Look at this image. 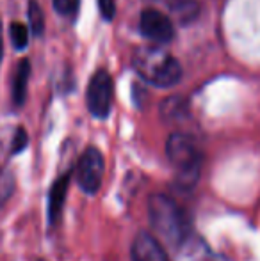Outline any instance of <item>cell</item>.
Masks as SVG:
<instances>
[{
  "mask_svg": "<svg viewBox=\"0 0 260 261\" xmlns=\"http://www.w3.org/2000/svg\"><path fill=\"white\" fill-rule=\"evenodd\" d=\"M148 220L155 238H162L170 245H182L187 238V215L173 197L166 194H152L148 197Z\"/></svg>",
  "mask_w": 260,
  "mask_h": 261,
  "instance_id": "cell-1",
  "label": "cell"
},
{
  "mask_svg": "<svg viewBox=\"0 0 260 261\" xmlns=\"http://www.w3.org/2000/svg\"><path fill=\"white\" fill-rule=\"evenodd\" d=\"M132 66L145 82L168 89L180 82L184 69L177 57L159 46H141L132 57Z\"/></svg>",
  "mask_w": 260,
  "mask_h": 261,
  "instance_id": "cell-2",
  "label": "cell"
},
{
  "mask_svg": "<svg viewBox=\"0 0 260 261\" xmlns=\"http://www.w3.org/2000/svg\"><path fill=\"white\" fill-rule=\"evenodd\" d=\"M166 156L177 172V183L182 190H191L198 183L203 165L198 141L184 132H173L166 141Z\"/></svg>",
  "mask_w": 260,
  "mask_h": 261,
  "instance_id": "cell-3",
  "label": "cell"
},
{
  "mask_svg": "<svg viewBox=\"0 0 260 261\" xmlns=\"http://www.w3.org/2000/svg\"><path fill=\"white\" fill-rule=\"evenodd\" d=\"M112 94H114V84H112L111 73L107 69H98L91 76L86 91L87 110L98 119L107 117L112 107Z\"/></svg>",
  "mask_w": 260,
  "mask_h": 261,
  "instance_id": "cell-4",
  "label": "cell"
},
{
  "mask_svg": "<svg viewBox=\"0 0 260 261\" xmlns=\"http://www.w3.org/2000/svg\"><path fill=\"white\" fill-rule=\"evenodd\" d=\"M105 162L104 155L97 148H87L80 155L79 164L75 169V178L79 183L80 190L87 196H93L100 190L102 181H104Z\"/></svg>",
  "mask_w": 260,
  "mask_h": 261,
  "instance_id": "cell-5",
  "label": "cell"
},
{
  "mask_svg": "<svg viewBox=\"0 0 260 261\" xmlns=\"http://www.w3.org/2000/svg\"><path fill=\"white\" fill-rule=\"evenodd\" d=\"M139 31L146 39L153 43H170L175 38V25L173 20L170 18V14H166L164 11L159 9H145L139 16Z\"/></svg>",
  "mask_w": 260,
  "mask_h": 261,
  "instance_id": "cell-6",
  "label": "cell"
},
{
  "mask_svg": "<svg viewBox=\"0 0 260 261\" xmlns=\"http://www.w3.org/2000/svg\"><path fill=\"white\" fill-rule=\"evenodd\" d=\"M130 261H170V256L155 234L139 231L130 245Z\"/></svg>",
  "mask_w": 260,
  "mask_h": 261,
  "instance_id": "cell-7",
  "label": "cell"
},
{
  "mask_svg": "<svg viewBox=\"0 0 260 261\" xmlns=\"http://www.w3.org/2000/svg\"><path fill=\"white\" fill-rule=\"evenodd\" d=\"M69 179H72V176L63 174L61 178H57L56 181H54L52 189H50V194H49V220L52 224L59 220L61 212H63L66 194H68Z\"/></svg>",
  "mask_w": 260,
  "mask_h": 261,
  "instance_id": "cell-8",
  "label": "cell"
},
{
  "mask_svg": "<svg viewBox=\"0 0 260 261\" xmlns=\"http://www.w3.org/2000/svg\"><path fill=\"white\" fill-rule=\"evenodd\" d=\"M31 76V64L27 59H21L16 66V73L13 79V101L16 105H21L27 96V82Z\"/></svg>",
  "mask_w": 260,
  "mask_h": 261,
  "instance_id": "cell-9",
  "label": "cell"
},
{
  "mask_svg": "<svg viewBox=\"0 0 260 261\" xmlns=\"http://www.w3.org/2000/svg\"><path fill=\"white\" fill-rule=\"evenodd\" d=\"M159 2H162L170 9V13L178 16V20L184 21V23L191 21L198 14L196 0H159Z\"/></svg>",
  "mask_w": 260,
  "mask_h": 261,
  "instance_id": "cell-10",
  "label": "cell"
},
{
  "mask_svg": "<svg viewBox=\"0 0 260 261\" xmlns=\"http://www.w3.org/2000/svg\"><path fill=\"white\" fill-rule=\"evenodd\" d=\"M29 23H31V32L34 36H41L45 31V16L36 0H29Z\"/></svg>",
  "mask_w": 260,
  "mask_h": 261,
  "instance_id": "cell-11",
  "label": "cell"
},
{
  "mask_svg": "<svg viewBox=\"0 0 260 261\" xmlns=\"http://www.w3.org/2000/svg\"><path fill=\"white\" fill-rule=\"evenodd\" d=\"M11 34V41H13V46L16 50H23L25 46L29 45V36H31V31H29L27 25L20 23V21H13L9 29Z\"/></svg>",
  "mask_w": 260,
  "mask_h": 261,
  "instance_id": "cell-12",
  "label": "cell"
},
{
  "mask_svg": "<svg viewBox=\"0 0 260 261\" xmlns=\"http://www.w3.org/2000/svg\"><path fill=\"white\" fill-rule=\"evenodd\" d=\"M52 4H54V9H56L61 16H66V18L75 16L80 7V0H52Z\"/></svg>",
  "mask_w": 260,
  "mask_h": 261,
  "instance_id": "cell-13",
  "label": "cell"
},
{
  "mask_svg": "<svg viewBox=\"0 0 260 261\" xmlns=\"http://www.w3.org/2000/svg\"><path fill=\"white\" fill-rule=\"evenodd\" d=\"M13 187H14L13 176L9 172H4L0 176V204H4V201L13 194Z\"/></svg>",
  "mask_w": 260,
  "mask_h": 261,
  "instance_id": "cell-14",
  "label": "cell"
},
{
  "mask_svg": "<svg viewBox=\"0 0 260 261\" xmlns=\"http://www.w3.org/2000/svg\"><path fill=\"white\" fill-rule=\"evenodd\" d=\"M98 11L105 21H111L116 16V0H98Z\"/></svg>",
  "mask_w": 260,
  "mask_h": 261,
  "instance_id": "cell-15",
  "label": "cell"
},
{
  "mask_svg": "<svg viewBox=\"0 0 260 261\" xmlns=\"http://www.w3.org/2000/svg\"><path fill=\"white\" fill-rule=\"evenodd\" d=\"M29 142V137H27V132L23 128H18L16 134H14V139H13V153H20L21 149H25Z\"/></svg>",
  "mask_w": 260,
  "mask_h": 261,
  "instance_id": "cell-16",
  "label": "cell"
},
{
  "mask_svg": "<svg viewBox=\"0 0 260 261\" xmlns=\"http://www.w3.org/2000/svg\"><path fill=\"white\" fill-rule=\"evenodd\" d=\"M2 52H4V43H2V25H0V62H2Z\"/></svg>",
  "mask_w": 260,
  "mask_h": 261,
  "instance_id": "cell-17",
  "label": "cell"
},
{
  "mask_svg": "<svg viewBox=\"0 0 260 261\" xmlns=\"http://www.w3.org/2000/svg\"><path fill=\"white\" fill-rule=\"evenodd\" d=\"M39 261H45V259H39Z\"/></svg>",
  "mask_w": 260,
  "mask_h": 261,
  "instance_id": "cell-18",
  "label": "cell"
}]
</instances>
